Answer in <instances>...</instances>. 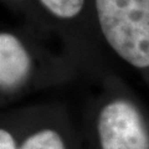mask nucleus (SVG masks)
Segmentation results:
<instances>
[{
    "label": "nucleus",
    "mask_w": 149,
    "mask_h": 149,
    "mask_svg": "<svg viewBox=\"0 0 149 149\" xmlns=\"http://www.w3.org/2000/svg\"><path fill=\"white\" fill-rule=\"evenodd\" d=\"M107 52L149 86V0H91Z\"/></svg>",
    "instance_id": "4"
},
{
    "label": "nucleus",
    "mask_w": 149,
    "mask_h": 149,
    "mask_svg": "<svg viewBox=\"0 0 149 149\" xmlns=\"http://www.w3.org/2000/svg\"><path fill=\"white\" fill-rule=\"evenodd\" d=\"M72 116L61 102L14 106L3 109L0 149H74Z\"/></svg>",
    "instance_id": "5"
},
{
    "label": "nucleus",
    "mask_w": 149,
    "mask_h": 149,
    "mask_svg": "<svg viewBox=\"0 0 149 149\" xmlns=\"http://www.w3.org/2000/svg\"><path fill=\"white\" fill-rule=\"evenodd\" d=\"M83 108L92 149H149V113L118 73L97 85Z\"/></svg>",
    "instance_id": "3"
},
{
    "label": "nucleus",
    "mask_w": 149,
    "mask_h": 149,
    "mask_svg": "<svg viewBox=\"0 0 149 149\" xmlns=\"http://www.w3.org/2000/svg\"><path fill=\"white\" fill-rule=\"evenodd\" d=\"M85 74L74 60L49 36L24 24L0 29V106H17L36 93L68 86Z\"/></svg>",
    "instance_id": "1"
},
{
    "label": "nucleus",
    "mask_w": 149,
    "mask_h": 149,
    "mask_svg": "<svg viewBox=\"0 0 149 149\" xmlns=\"http://www.w3.org/2000/svg\"><path fill=\"white\" fill-rule=\"evenodd\" d=\"M19 22L34 27L58 44L92 85L117 73L97 31L91 0H1Z\"/></svg>",
    "instance_id": "2"
}]
</instances>
